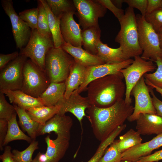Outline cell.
I'll return each instance as SVG.
<instances>
[{
	"label": "cell",
	"instance_id": "obj_7",
	"mask_svg": "<svg viewBox=\"0 0 162 162\" xmlns=\"http://www.w3.org/2000/svg\"><path fill=\"white\" fill-rule=\"evenodd\" d=\"M52 37H46L36 29L32 30L31 36L26 46L19 54L29 58L41 70L45 72V58L48 51L54 47Z\"/></svg>",
	"mask_w": 162,
	"mask_h": 162
},
{
	"label": "cell",
	"instance_id": "obj_36",
	"mask_svg": "<svg viewBox=\"0 0 162 162\" xmlns=\"http://www.w3.org/2000/svg\"><path fill=\"white\" fill-rule=\"evenodd\" d=\"M118 135V132L117 131H115L106 139L100 142L94 155L87 162H98L104 154L106 149L112 143Z\"/></svg>",
	"mask_w": 162,
	"mask_h": 162
},
{
	"label": "cell",
	"instance_id": "obj_45",
	"mask_svg": "<svg viewBox=\"0 0 162 162\" xmlns=\"http://www.w3.org/2000/svg\"><path fill=\"white\" fill-rule=\"evenodd\" d=\"M149 90L153 105L156 110L157 114L162 117V101L156 96L152 88H149Z\"/></svg>",
	"mask_w": 162,
	"mask_h": 162
},
{
	"label": "cell",
	"instance_id": "obj_26",
	"mask_svg": "<svg viewBox=\"0 0 162 162\" xmlns=\"http://www.w3.org/2000/svg\"><path fill=\"white\" fill-rule=\"evenodd\" d=\"M46 12L48 25L56 48L61 47L64 42L60 30V21L61 17H57L52 12L46 0H40Z\"/></svg>",
	"mask_w": 162,
	"mask_h": 162
},
{
	"label": "cell",
	"instance_id": "obj_23",
	"mask_svg": "<svg viewBox=\"0 0 162 162\" xmlns=\"http://www.w3.org/2000/svg\"><path fill=\"white\" fill-rule=\"evenodd\" d=\"M65 90L64 82H50L46 89L39 98L44 106H56L60 100L64 98Z\"/></svg>",
	"mask_w": 162,
	"mask_h": 162
},
{
	"label": "cell",
	"instance_id": "obj_31",
	"mask_svg": "<svg viewBox=\"0 0 162 162\" xmlns=\"http://www.w3.org/2000/svg\"><path fill=\"white\" fill-rule=\"evenodd\" d=\"M52 14L57 17H61L64 14L76 11L73 0H46Z\"/></svg>",
	"mask_w": 162,
	"mask_h": 162
},
{
	"label": "cell",
	"instance_id": "obj_13",
	"mask_svg": "<svg viewBox=\"0 0 162 162\" xmlns=\"http://www.w3.org/2000/svg\"><path fill=\"white\" fill-rule=\"evenodd\" d=\"M57 104L60 106L58 113L63 115L66 112H70L77 118L80 124L83 118L87 116L86 110L91 106L87 97L80 95L77 90L74 91L68 98H64L60 100Z\"/></svg>",
	"mask_w": 162,
	"mask_h": 162
},
{
	"label": "cell",
	"instance_id": "obj_9",
	"mask_svg": "<svg viewBox=\"0 0 162 162\" xmlns=\"http://www.w3.org/2000/svg\"><path fill=\"white\" fill-rule=\"evenodd\" d=\"M156 68L153 61L145 60L139 56L134 57L131 64L120 70L125 80L126 89L124 100L127 104H131V91L140 79L147 72H153Z\"/></svg>",
	"mask_w": 162,
	"mask_h": 162
},
{
	"label": "cell",
	"instance_id": "obj_27",
	"mask_svg": "<svg viewBox=\"0 0 162 162\" xmlns=\"http://www.w3.org/2000/svg\"><path fill=\"white\" fill-rule=\"evenodd\" d=\"M60 106H42L33 107L26 110L30 117L41 125H44L49 120L57 114Z\"/></svg>",
	"mask_w": 162,
	"mask_h": 162
},
{
	"label": "cell",
	"instance_id": "obj_24",
	"mask_svg": "<svg viewBox=\"0 0 162 162\" xmlns=\"http://www.w3.org/2000/svg\"><path fill=\"white\" fill-rule=\"evenodd\" d=\"M97 49V56L105 64H116L127 60L120 46L117 48H112L107 44H104L100 40L98 44Z\"/></svg>",
	"mask_w": 162,
	"mask_h": 162
},
{
	"label": "cell",
	"instance_id": "obj_48",
	"mask_svg": "<svg viewBox=\"0 0 162 162\" xmlns=\"http://www.w3.org/2000/svg\"><path fill=\"white\" fill-rule=\"evenodd\" d=\"M112 3L117 8L122 9V4L124 2V0H112Z\"/></svg>",
	"mask_w": 162,
	"mask_h": 162
},
{
	"label": "cell",
	"instance_id": "obj_41",
	"mask_svg": "<svg viewBox=\"0 0 162 162\" xmlns=\"http://www.w3.org/2000/svg\"><path fill=\"white\" fill-rule=\"evenodd\" d=\"M124 2L128 4V7L138 9L142 16L144 17L146 13L147 0H124Z\"/></svg>",
	"mask_w": 162,
	"mask_h": 162
},
{
	"label": "cell",
	"instance_id": "obj_32",
	"mask_svg": "<svg viewBox=\"0 0 162 162\" xmlns=\"http://www.w3.org/2000/svg\"><path fill=\"white\" fill-rule=\"evenodd\" d=\"M39 15L37 29L43 35L48 38L52 37L50 30L47 14L40 0L37 1Z\"/></svg>",
	"mask_w": 162,
	"mask_h": 162
},
{
	"label": "cell",
	"instance_id": "obj_46",
	"mask_svg": "<svg viewBox=\"0 0 162 162\" xmlns=\"http://www.w3.org/2000/svg\"><path fill=\"white\" fill-rule=\"evenodd\" d=\"M11 150V148L10 146H4V152L0 156V159L2 162H16L13 158Z\"/></svg>",
	"mask_w": 162,
	"mask_h": 162
},
{
	"label": "cell",
	"instance_id": "obj_42",
	"mask_svg": "<svg viewBox=\"0 0 162 162\" xmlns=\"http://www.w3.org/2000/svg\"><path fill=\"white\" fill-rule=\"evenodd\" d=\"M19 55L17 51L9 54H0V70H2L10 62L16 58Z\"/></svg>",
	"mask_w": 162,
	"mask_h": 162
},
{
	"label": "cell",
	"instance_id": "obj_14",
	"mask_svg": "<svg viewBox=\"0 0 162 162\" xmlns=\"http://www.w3.org/2000/svg\"><path fill=\"white\" fill-rule=\"evenodd\" d=\"M133 61V59L130 58L118 64H104L87 68L85 80L78 89V92L80 94L86 90L89 84L95 79L119 73L121 70L128 67Z\"/></svg>",
	"mask_w": 162,
	"mask_h": 162
},
{
	"label": "cell",
	"instance_id": "obj_18",
	"mask_svg": "<svg viewBox=\"0 0 162 162\" xmlns=\"http://www.w3.org/2000/svg\"><path fill=\"white\" fill-rule=\"evenodd\" d=\"M136 121V131L140 135L162 134V117L157 114H141Z\"/></svg>",
	"mask_w": 162,
	"mask_h": 162
},
{
	"label": "cell",
	"instance_id": "obj_44",
	"mask_svg": "<svg viewBox=\"0 0 162 162\" xmlns=\"http://www.w3.org/2000/svg\"><path fill=\"white\" fill-rule=\"evenodd\" d=\"M162 160V149L153 154L141 158L135 162H158Z\"/></svg>",
	"mask_w": 162,
	"mask_h": 162
},
{
	"label": "cell",
	"instance_id": "obj_16",
	"mask_svg": "<svg viewBox=\"0 0 162 162\" xmlns=\"http://www.w3.org/2000/svg\"><path fill=\"white\" fill-rule=\"evenodd\" d=\"M76 12L63 14L60 21V30L64 41L75 46L82 47L81 31L79 24L74 20Z\"/></svg>",
	"mask_w": 162,
	"mask_h": 162
},
{
	"label": "cell",
	"instance_id": "obj_52",
	"mask_svg": "<svg viewBox=\"0 0 162 162\" xmlns=\"http://www.w3.org/2000/svg\"><path fill=\"white\" fill-rule=\"evenodd\" d=\"M121 162H133L127 161V160H122Z\"/></svg>",
	"mask_w": 162,
	"mask_h": 162
},
{
	"label": "cell",
	"instance_id": "obj_50",
	"mask_svg": "<svg viewBox=\"0 0 162 162\" xmlns=\"http://www.w3.org/2000/svg\"><path fill=\"white\" fill-rule=\"evenodd\" d=\"M158 36L160 47L162 50V31L158 32Z\"/></svg>",
	"mask_w": 162,
	"mask_h": 162
},
{
	"label": "cell",
	"instance_id": "obj_6",
	"mask_svg": "<svg viewBox=\"0 0 162 162\" xmlns=\"http://www.w3.org/2000/svg\"><path fill=\"white\" fill-rule=\"evenodd\" d=\"M21 90L35 98H39L50 85V82L45 72L35 65L30 59L24 65Z\"/></svg>",
	"mask_w": 162,
	"mask_h": 162
},
{
	"label": "cell",
	"instance_id": "obj_33",
	"mask_svg": "<svg viewBox=\"0 0 162 162\" xmlns=\"http://www.w3.org/2000/svg\"><path fill=\"white\" fill-rule=\"evenodd\" d=\"M157 68L152 73H146L143 76L146 84L162 89V58L158 57L154 61Z\"/></svg>",
	"mask_w": 162,
	"mask_h": 162
},
{
	"label": "cell",
	"instance_id": "obj_47",
	"mask_svg": "<svg viewBox=\"0 0 162 162\" xmlns=\"http://www.w3.org/2000/svg\"><path fill=\"white\" fill-rule=\"evenodd\" d=\"M161 0H147L146 14L150 13L160 7Z\"/></svg>",
	"mask_w": 162,
	"mask_h": 162
},
{
	"label": "cell",
	"instance_id": "obj_3",
	"mask_svg": "<svg viewBox=\"0 0 162 162\" xmlns=\"http://www.w3.org/2000/svg\"><path fill=\"white\" fill-rule=\"evenodd\" d=\"M120 29L115 39L119 44L126 60L140 56L143 51L139 42L136 16L133 8L128 7L119 21Z\"/></svg>",
	"mask_w": 162,
	"mask_h": 162
},
{
	"label": "cell",
	"instance_id": "obj_12",
	"mask_svg": "<svg viewBox=\"0 0 162 162\" xmlns=\"http://www.w3.org/2000/svg\"><path fill=\"white\" fill-rule=\"evenodd\" d=\"M131 95L135 100L134 111L128 118L132 122L136 121L141 114H157L150 96L149 88L142 76L133 88Z\"/></svg>",
	"mask_w": 162,
	"mask_h": 162
},
{
	"label": "cell",
	"instance_id": "obj_34",
	"mask_svg": "<svg viewBox=\"0 0 162 162\" xmlns=\"http://www.w3.org/2000/svg\"><path fill=\"white\" fill-rule=\"evenodd\" d=\"M38 142L33 140L30 145L24 150L20 151L16 149L12 150L13 158L16 162H31L33 154L35 150L38 149Z\"/></svg>",
	"mask_w": 162,
	"mask_h": 162
},
{
	"label": "cell",
	"instance_id": "obj_25",
	"mask_svg": "<svg viewBox=\"0 0 162 162\" xmlns=\"http://www.w3.org/2000/svg\"><path fill=\"white\" fill-rule=\"evenodd\" d=\"M101 30L99 27H92L82 30V44L85 50L97 55V45L100 40Z\"/></svg>",
	"mask_w": 162,
	"mask_h": 162
},
{
	"label": "cell",
	"instance_id": "obj_8",
	"mask_svg": "<svg viewBox=\"0 0 162 162\" xmlns=\"http://www.w3.org/2000/svg\"><path fill=\"white\" fill-rule=\"evenodd\" d=\"M76 11L75 15L83 29L99 27V18L105 16L107 9L98 0H73Z\"/></svg>",
	"mask_w": 162,
	"mask_h": 162
},
{
	"label": "cell",
	"instance_id": "obj_43",
	"mask_svg": "<svg viewBox=\"0 0 162 162\" xmlns=\"http://www.w3.org/2000/svg\"><path fill=\"white\" fill-rule=\"evenodd\" d=\"M8 129V122L7 120L0 119V150H4L3 143L6 137Z\"/></svg>",
	"mask_w": 162,
	"mask_h": 162
},
{
	"label": "cell",
	"instance_id": "obj_37",
	"mask_svg": "<svg viewBox=\"0 0 162 162\" xmlns=\"http://www.w3.org/2000/svg\"><path fill=\"white\" fill-rule=\"evenodd\" d=\"M122 161V153L118 149L114 140L106 149L98 162H121Z\"/></svg>",
	"mask_w": 162,
	"mask_h": 162
},
{
	"label": "cell",
	"instance_id": "obj_17",
	"mask_svg": "<svg viewBox=\"0 0 162 162\" xmlns=\"http://www.w3.org/2000/svg\"><path fill=\"white\" fill-rule=\"evenodd\" d=\"M162 146V134L151 140L141 143L122 153V160L135 162L141 158L150 154L154 150Z\"/></svg>",
	"mask_w": 162,
	"mask_h": 162
},
{
	"label": "cell",
	"instance_id": "obj_15",
	"mask_svg": "<svg viewBox=\"0 0 162 162\" xmlns=\"http://www.w3.org/2000/svg\"><path fill=\"white\" fill-rule=\"evenodd\" d=\"M73 124L72 119L70 116L65 114H56L44 125L39 124L37 136L53 132L58 137L70 140V130Z\"/></svg>",
	"mask_w": 162,
	"mask_h": 162
},
{
	"label": "cell",
	"instance_id": "obj_4",
	"mask_svg": "<svg viewBox=\"0 0 162 162\" xmlns=\"http://www.w3.org/2000/svg\"><path fill=\"white\" fill-rule=\"evenodd\" d=\"M74 61L61 47L51 48L46 54L45 63V72L50 82H65Z\"/></svg>",
	"mask_w": 162,
	"mask_h": 162
},
{
	"label": "cell",
	"instance_id": "obj_10",
	"mask_svg": "<svg viewBox=\"0 0 162 162\" xmlns=\"http://www.w3.org/2000/svg\"><path fill=\"white\" fill-rule=\"evenodd\" d=\"M27 58L19 54L15 59L10 62L0 73V90H21L22 71Z\"/></svg>",
	"mask_w": 162,
	"mask_h": 162
},
{
	"label": "cell",
	"instance_id": "obj_39",
	"mask_svg": "<svg viewBox=\"0 0 162 162\" xmlns=\"http://www.w3.org/2000/svg\"><path fill=\"white\" fill-rule=\"evenodd\" d=\"M4 94L0 92V119L8 121L16 112L14 106L7 102Z\"/></svg>",
	"mask_w": 162,
	"mask_h": 162
},
{
	"label": "cell",
	"instance_id": "obj_30",
	"mask_svg": "<svg viewBox=\"0 0 162 162\" xmlns=\"http://www.w3.org/2000/svg\"><path fill=\"white\" fill-rule=\"evenodd\" d=\"M140 135L137 131L130 129L115 141L118 149L122 153L141 143L142 139Z\"/></svg>",
	"mask_w": 162,
	"mask_h": 162
},
{
	"label": "cell",
	"instance_id": "obj_21",
	"mask_svg": "<svg viewBox=\"0 0 162 162\" xmlns=\"http://www.w3.org/2000/svg\"><path fill=\"white\" fill-rule=\"evenodd\" d=\"M87 68L74 61L70 73L65 81L66 90L64 98L67 99L75 90H78L84 82L86 77Z\"/></svg>",
	"mask_w": 162,
	"mask_h": 162
},
{
	"label": "cell",
	"instance_id": "obj_28",
	"mask_svg": "<svg viewBox=\"0 0 162 162\" xmlns=\"http://www.w3.org/2000/svg\"><path fill=\"white\" fill-rule=\"evenodd\" d=\"M19 118V123L24 131L26 132L32 140H35L39 124L33 120L26 111L13 105Z\"/></svg>",
	"mask_w": 162,
	"mask_h": 162
},
{
	"label": "cell",
	"instance_id": "obj_29",
	"mask_svg": "<svg viewBox=\"0 0 162 162\" xmlns=\"http://www.w3.org/2000/svg\"><path fill=\"white\" fill-rule=\"evenodd\" d=\"M17 113L15 114L11 119L8 121V131L4 142V146H6L10 142L15 140H24L29 143H31L33 141L20 128L17 121Z\"/></svg>",
	"mask_w": 162,
	"mask_h": 162
},
{
	"label": "cell",
	"instance_id": "obj_53",
	"mask_svg": "<svg viewBox=\"0 0 162 162\" xmlns=\"http://www.w3.org/2000/svg\"><path fill=\"white\" fill-rule=\"evenodd\" d=\"M160 8H162V0H161V2Z\"/></svg>",
	"mask_w": 162,
	"mask_h": 162
},
{
	"label": "cell",
	"instance_id": "obj_11",
	"mask_svg": "<svg viewBox=\"0 0 162 162\" xmlns=\"http://www.w3.org/2000/svg\"><path fill=\"white\" fill-rule=\"evenodd\" d=\"M1 3L5 14L10 19L16 47L20 50L27 44L32 30L17 14L12 0H2Z\"/></svg>",
	"mask_w": 162,
	"mask_h": 162
},
{
	"label": "cell",
	"instance_id": "obj_35",
	"mask_svg": "<svg viewBox=\"0 0 162 162\" xmlns=\"http://www.w3.org/2000/svg\"><path fill=\"white\" fill-rule=\"evenodd\" d=\"M38 15V7L25 10L18 14L20 17L26 23L32 30L37 29Z\"/></svg>",
	"mask_w": 162,
	"mask_h": 162
},
{
	"label": "cell",
	"instance_id": "obj_49",
	"mask_svg": "<svg viewBox=\"0 0 162 162\" xmlns=\"http://www.w3.org/2000/svg\"><path fill=\"white\" fill-rule=\"evenodd\" d=\"M148 86L153 89H155L156 91L160 94L162 96V89L151 85H148Z\"/></svg>",
	"mask_w": 162,
	"mask_h": 162
},
{
	"label": "cell",
	"instance_id": "obj_51",
	"mask_svg": "<svg viewBox=\"0 0 162 162\" xmlns=\"http://www.w3.org/2000/svg\"><path fill=\"white\" fill-rule=\"evenodd\" d=\"M31 162H40L39 159L38 154H37L35 158L32 160Z\"/></svg>",
	"mask_w": 162,
	"mask_h": 162
},
{
	"label": "cell",
	"instance_id": "obj_5",
	"mask_svg": "<svg viewBox=\"0 0 162 162\" xmlns=\"http://www.w3.org/2000/svg\"><path fill=\"white\" fill-rule=\"evenodd\" d=\"M136 16L139 44L143 51L141 58L154 62L158 57L162 58L158 34L141 14H138Z\"/></svg>",
	"mask_w": 162,
	"mask_h": 162
},
{
	"label": "cell",
	"instance_id": "obj_38",
	"mask_svg": "<svg viewBox=\"0 0 162 162\" xmlns=\"http://www.w3.org/2000/svg\"><path fill=\"white\" fill-rule=\"evenodd\" d=\"M144 18L157 34L162 31V8H160L150 13L146 14Z\"/></svg>",
	"mask_w": 162,
	"mask_h": 162
},
{
	"label": "cell",
	"instance_id": "obj_20",
	"mask_svg": "<svg viewBox=\"0 0 162 162\" xmlns=\"http://www.w3.org/2000/svg\"><path fill=\"white\" fill-rule=\"evenodd\" d=\"M44 140L47 145L45 153L47 157L46 162H59L69 148L70 140L58 136L52 140L48 135Z\"/></svg>",
	"mask_w": 162,
	"mask_h": 162
},
{
	"label": "cell",
	"instance_id": "obj_22",
	"mask_svg": "<svg viewBox=\"0 0 162 162\" xmlns=\"http://www.w3.org/2000/svg\"><path fill=\"white\" fill-rule=\"evenodd\" d=\"M9 98L10 103L26 110L31 108L44 106L41 99L35 98L23 92L21 90H0Z\"/></svg>",
	"mask_w": 162,
	"mask_h": 162
},
{
	"label": "cell",
	"instance_id": "obj_2",
	"mask_svg": "<svg viewBox=\"0 0 162 162\" xmlns=\"http://www.w3.org/2000/svg\"><path fill=\"white\" fill-rule=\"evenodd\" d=\"M123 78L120 72L91 82L86 89L87 97L91 106L100 108L108 107L123 99L126 89Z\"/></svg>",
	"mask_w": 162,
	"mask_h": 162
},
{
	"label": "cell",
	"instance_id": "obj_19",
	"mask_svg": "<svg viewBox=\"0 0 162 162\" xmlns=\"http://www.w3.org/2000/svg\"><path fill=\"white\" fill-rule=\"evenodd\" d=\"M61 47L73 57L74 61L87 68L105 64L97 56L90 53L82 47H75L65 42Z\"/></svg>",
	"mask_w": 162,
	"mask_h": 162
},
{
	"label": "cell",
	"instance_id": "obj_1",
	"mask_svg": "<svg viewBox=\"0 0 162 162\" xmlns=\"http://www.w3.org/2000/svg\"><path fill=\"white\" fill-rule=\"evenodd\" d=\"M134 110L131 104H127L123 99L108 107L91 106L86 113L95 137L101 142L123 124Z\"/></svg>",
	"mask_w": 162,
	"mask_h": 162
},
{
	"label": "cell",
	"instance_id": "obj_40",
	"mask_svg": "<svg viewBox=\"0 0 162 162\" xmlns=\"http://www.w3.org/2000/svg\"><path fill=\"white\" fill-rule=\"evenodd\" d=\"M98 1L103 5L106 9L111 11L114 14L119 21L122 19L124 14V10L116 6L110 0H98Z\"/></svg>",
	"mask_w": 162,
	"mask_h": 162
}]
</instances>
